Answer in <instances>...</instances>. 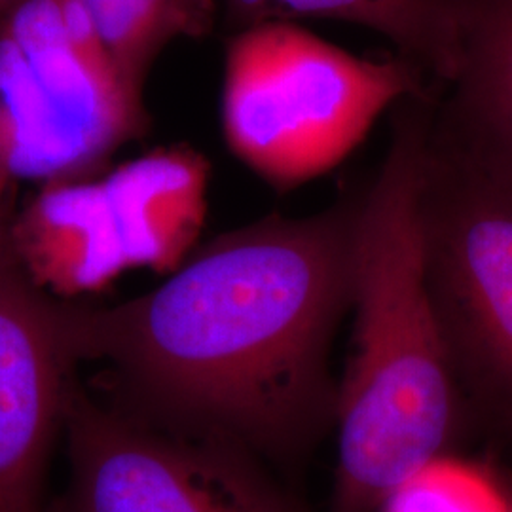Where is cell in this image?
Masks as SVG:
<instances>
[{
	"label": "cell",
	"mask_w": 512,
	"mask_h": 512,
	"mask_svg": "<svg viewBox=\"0 0 512 512\" xmlns=\"http://www.w3.org/2000/svg\"><path fill=\"white\" fill-rule=\"evenodd\" d=\"M368 186L213 239L120 306L65 308L74 361L105 366L112 401L245 450L306 437L336 406L330 344L353 306Z\"/></svg>",
	"instance_id": "6da1fadb"
},
{
	"label": "cell",
	"mask_w": 512,
	"mask_h": 512,
	"mask_svg": "<svg viewBox=\"0 0 512 512\" xmlns=\"http://www.w3.org/2000/svg\"><path fill=\"white\" fill-rule=\"evenodd\" d=\"M427 88L391 109V139L370 175L359 239L355 334L336 389L334 512H374L406 478L442 458L456 368L421 270L416 192L433 126Z\"/></svg>",
	"instance_id": "7a4b0ae2"
},
{
	"label": "cell",
	"mask_w": 512,
	"mask_h": 512,
	"mask_svg": "<svg viewBox=\"0 0 512 512\" xmlns=\"http://www.w3.org/2000/svg\"><path fill=\"white\" fill-rule=\"evenodd\" d=\"M433 78L399 54L361 57L298 23H270L226 42L222 131L256 177L285 194L329 173L374 122Z\"/></svg>",
	"instance_id": "3957f363"
},
{
	"label": "cell",
	"mask_w": 512,
	"mask_h": 512,
	"mask_svg": "<svg viewBox=\"0 0 512 512\" xmlns=\"http://www.w3.org/2000/svg\"><path fill=\"white\" fill-rule=\"evenodd\" d=\"M145 122L80 0H18L0 18V160L12 177L84 179Z\"/></svg>",
	"instance_id": "277c9868"
},
{
	"label": "cell",
	"mask_w": 512,
	"mask_h": 512,
	"mask_svg": "<svg viewBox=\"0 0 512 512\" xmlns=\"http://www.w3.org/2000/svg\"><path fill=\"white\" fill-rule=\"evenodd\" d=\"M209 164L188 147L152 150L99 181L48 183L21 213L14 249L42 291L80 296L129 270L175 272L205 219Z\"/></svg>",
	"instance_id": "5b68a950"
},
{
	"label": "cell",
	"mask_w": 512,
	"mask_h": 512,
	"mask_svg": "<svg viewBox=\"0 0 512 512\" xmlns=\"http://www.w3.org/2000/svg\"><path fill=\"white\" fill-rule=\"evenodd\" d=\"M59 512H296L249 450L177 427L71 382Z\"/></svg>",
	"instance_id": "8992f818"
},
{
	"label": "cell",
	"mask_w": 512,
	"mask_h": 512,
	"mask_svg": "<svg viewBox=\"0 0 512 512\" xmlns=\"http://www.w3.org/2000/svg\"><path fill=\"white\" fill-rule=\"evenodd\" d=\"M416 222L421 270L452 363L512 393V188L431 126Z\"/></svg>",
	"instance_id": "52a82bcc"
},
{
	"label": "cell",
	"mask_w": 512,
	"mask_h": 512,
	"mask_svg": "<svg viewBox=\"0 0 512 512\" xmlns=\"http://www.w3.org/2000/svg\"><path fill=\"white\" fill-rule=\"evenodd\" d=\"M65 308L0 266V512H38L52 442L74 378Z\"/></svg>",
	"instance_id": "ba28073f"
},
{
	"label": "cell",
	"mask_w": 512,
	"mask_h": 512,
	"mask_svg": "<svg viewBox=\"0 0 512 512\" xmlns=\"http://www.w3.org/2000/svg\"><path fill=\"white\" fill-rule=\"evenodd\" d=\"M456 73L437 88L433 128L512 188V0H452Z\"/></svg>",
	"instance_id": "9c48e42d"
},
{
	"label": "cell",
	"mask_w": 512,
	"mask_h": 512,
	"mask_svg": "<svg viewBox=\"0 0 512 512\" xmlns=\"http://www.w3.org/2000/svg\"><path fill=\"white\" fill-rule=\"evenodd\" d=\"M230 35L270 23L340 21L387 38L433 82L456 73L459 37L452 0H220Z\"/></svg>",
	"instance_id": "30bf717a"
},
{
	"label": "cell",
	"mask_w": 512,
	"mask_h": 512,
	"mask_svg": "<svg viewBox=\"0 0 512 512\" xmlns=\"http://www.w3.org/2000/svg\"><path fill=\"white\" fill-rule=\"evenodd\" d=\"M118 71L141 93L156 57L177 38H202L217 0H80Z\"/></svg>",
	"instance_id": "8fae6325"
},
{
	"label": "cell",
	"mask_w": 512,
	"mask_h": 512,
	"mask_svg": "<svg viewBox=\"0 0 512 512\" xmlns=\"http://www.w3.org/2000/svg\"><path fill=\"white\" fill-rule=\"evenodd\" d=\"M378 511L512 512V503L486 473L442 456L406 478Z\"/></svg>",
	"instance_id": "7c38bea8"
},
{
	"label": "cell",
	"mask_w": 512,
	"mask_h": 512,
	"mask_svg": "<svg viewBox=\"0 0 512 512\" xmlns=\"http://www.w3.org/2000/svg\"><path fill=\"white\" fill-rule=\"evenodd\" d=\"M10 171L6 169V165L0 160V266L4 264V239H2V198H4V190L10 179Z\"/></svg>",
	"instance_id": "4fadbf2b"
},
{
	"label": "cell",
	"mask_w": 512,
	"mask_h": 512,
	"mask_svg": "<svg viewBox=\"0 0 512 512\" xmlns=\"http://www.w3.org/2000/svg\"><path fill=\"white\" fill-rule=\"evenodd\" d=\"M16 2H18V0H0V18H2Z\"/></svg>",
	"instance_id": "5bb4252c"
}]
</instances>
